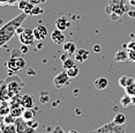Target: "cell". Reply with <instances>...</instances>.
Segmentation results:
<instances>
[{
	"label": "cell",
	"mask_w": 135,
	"mask_h": 133,
	"mask_svg": "<svg viewBox=\"0 0 135 133\" xmlns=\"http://www.w3.org/2000/svg\"><path fill=\"white\" fill-rule=\"evenodd\" d=\"M27 16H28V14L22 12L20 15L15 16L13 20L8 21L2 27H0V48L5 45L8 41H11L14 35H16V28L22 26L23 21L27 19Z\"/></svg>",
	"instance_id": "1"
},
{
	"label": "cell",
	"mask_w": 135,
	"mask_h": 133,
	"mask_svg": "<svg viewBox=\"0 0 135 133\" xmlns=\"http://www.w3.org/2000/svg\"><path fill=\"white\" fill-rule=\"evenodd\" d=\"M89 133H126V127L125 125H118L114 122H110L104 124L103 126L98 127L94 131L89 132Z\"/></svg>",
	"instance_id": "2"
},
{
	"label": "cell",
	"mask_w": 135,
	"mask_h": 133,
	"mask_svg": "<svg viewBox=\"0 0 135 133\" xmlns=\"http://www.w3.org/2000/svg\"><path fill=\"white\" fill-rule=\"evenodd\" d=\"M127 0H111L109 2V6L112 9V13H117L119 16H122L125 13L129 11L127 7Z\"/></svg>",
	"instance_id": "3"
},
{
	"label": "cell",
	"mask_w": 135,
	"mask_h": 133,
	"mask_svg": "<svg viewBox=\"0 0 135 133\" xmlns=\"http://www.w3.org/2000/svg\"><path fill=\"white\" fill-rule=\"evenodd\" d=\"M53 85L54 87L58 88V89H61L64 87H67V86L70 85V78L68 76V74L65 70L62 71V72L58 73L56 76H54L53 79Z\"/></svg>",
	"instance_id": "4"
},
{
	"label": "cell",
	"mask_w": 135,
	"mask_h": 133,
	"mask_svg": "<svg viewBox=\"0 0 135 133\" xmlns=\"http://www.w3.org/2000/svg\"><path fill=\"white\" fill-rule=\"evenodd\" d=\"M20 42L24 45H33L35 43V35H33V29H30V28H27L24 29V31L19 36Z\"/></svg>",
	"instance_id": "5"
},
{
	"label": "cell",
	"mask_w": 135,
	"mask_h": 133,
	"mask_svg": "<svg viewBox=\"0 0 135 133\" xmlns=\"http://www.w3.org/2000/svg\"><path fill=\"white\" fill-rule=\"evenodd\" d=\"M51 39L54 44H58V45H61L64 44L66 41V36H65V33L62 30H59V29H54L51 34Z\"/></svg>",
	"instance_id": "6"
},
{
	"label": "cell",
	"mask_w": 135,
	"mask_h": 133,
	"mask_svg": "<svg viewBox=\"0 0 135 133\" xmlns=\"http://www.w3.org/2000/svg\"><path fill=\"white\" fill-rule=\"evenodd\" d=\"M47 28L42 24H39L33 29V35H35L36 41H44L47 37Z\"/></svg>",
	"instance_id": "7"
},
{
	"label": "cell",
	"mask_w": 135,
	"mask_h": 133,
	"mask_svg": "<svg viewBox=\"0 0 135 133\" xmlns=\"http://www.w3.org/2000/svg\"><path fill=\"white\" fill-rule=\"evenodd\" d=\"M113 60H114L115 63H126V61H128V60H129L128 50H126V49L118 50L115 52L114 57H113Z\"/></svg>",
	"instance_id": "8"
},
{
	"label": "cell",
	"mask_w": 135,
	"mask_h": 133,
	"mask_svg": "<svg viewBox=\"0 0 135 133\" xmlns=\"http://www.w3.org/2000/svg\"><path fill=\"white\" fill-rule=\"evenodd\" d=\"M89 56H90V52L85 49H79L76 50V52L74 53V59L79 63H84L89 59Z\"/></svg>",
	"instance_id": "9"
},
{
	"label": "cell",
	"mask_w": 135,
	"mask_h": 133,
	"mask_svg": "<svg viewBox=\"0 0 135 133\" xmlns=\"http://www.w3.org/2000/svg\"><path fill=\"white\" fill-rule=\"evenodd\" d=\"M23 86H24V83L22 80H20L19 82H16V81H13V82H8L7 83V89H8V91H11L12 94H19L20 90L23 88Z\"/></svg>",
	"instance_id": "10"
},
{
	"label": "cell",
	"mask_w": 135,
	"mask_h": 133,
	"mask_svg": "<svg viewBox=\"0 0 135 133\" xmlns=\"http://www.w3.org/2000/svg\"><path fill=\"white\" fill-rule=\"evenodd\" d=\"M69 26H70V23H69V21L67 20L66 16H60V17L57 19V21H56V28L57 29L65 31L66 29L69 28Z\"/></svg>",
	"instance_id": "11"
},
{
	"label": "cell",
	"mask_w": 135,
	"mask_h": 133,
	"mask_svg": "<svg viewBox=\"0 0 135 133\" xmlns=\"http://www.w3.org/2000/svg\"><path fill=\"white\" fill-rule=\"evenodd\" d=\"M21 103H22V107L24 109H28V108H35V97L32 95H24L22 96V100H21Z\"/></svg>",
	"instance_id": "12"
},
{
	"label": "cell",
	"mask_w": 135,
	"mask_h": 133,
	"mask_svg": "<svg viewBox=\"0 0 135 133\" xmlns=\"http://www.w3.org/2000/svg\"><path fill=\"white\" fill-rule=\"evenodd\" d=\"M94 86L97 90H104V89H106L107 86H109V80L106 78H104V76H100V78L95 80Z\"/></svg>",
	"instance_id": "13"
},
{
	"label": "cell",
	"mask_w": 135,
	"mask_h": 133,
	"mask_svg": "<svg viewBox=\"0 0 135 133\" xmlns=\"http://www.w3.org/2000/svg\"><path fill=\"white\" fill-rule=\"evenodd\" d=\"M135 81V79L134 78H132V76H128V75H121L120 78L118 79V83H119V86L122 88H127L128 86H131L132 83H133Z\"/></svg>",
	"instance_id": "14"
},
{
	"label": "cell",
	"mask_w": 135,
	"mask_h": 133,
	"mask_svg": "<svg viewBox=\"0 0 135 133\" xmlns=\"http://www.w3.org/2000/svg\"><path fill=\"white\" fill-rule=\"evenodd\" d=\"M35 117H36L35 108H28V109H24L22 118L26 120V122H31V120H35Z\"/></svg>",
	"instance_id": "15"
},
{
	"label": "cell",
	"mask_w": 135,
	"mask_h": 133,
	"mask_svg": "<svg viewBox=\"0 0 135 133\" xmlns=\"http://www.w3.org/2000/svg\"><path fill=\"white\" fill-rule=\"evenodd\" d=\"M15 126H16V130H17V133H24L26 132L27 127L29 126L28 122H26L22 117H19V118H16V122H15Z\"/></svg>",
	"instance_id": "16"
},
{
	"label": "cell",
	"mask_w": 135,
	"mask_h": 133,
	"mask_svg": "<svg viewBox=\"0 0 135 133\" xmlns=\"http://www.w3.org/2000/svg\"><path fill=\"white\" fill-rule=\"evenodd\" d=\"M62 49H64V52H66V53H68L69 56H72V54H74L75 52H76V44L74 42H65L64 43V45H62Z\"/></svg>",
	"instance_id": "17"
},
{
	"label": "cell",
	"mask_w": 135,
	"mask_h": 133,
	"mask_svg": "<svg viewBox=\"0 0 135 133\" xmlns=\"http://www.w3.org/2000/svg\"><path fill=\"white\" fill-rule=\"evenodd\" d=\"M23 111H24V108L22 106H17V107L11 108L9 113H11V115H13L15 118H19V117H22Z\"/></svg>",
	"instance_id": "18"
},
{
	"label": "cell",
	"mask_w": 135,
	"mask_h": 133,
	"mask_svg": "<svg viewBox=\"0 0 135 133\" xmlns=\"http://www.w3.org/2000/svg\"><path fill=\"white\" fill-rule=\"evenodd\" d=\"M113 122H114L115 124H118V125H125L126 122H127V117H126L125 113L119 112V113H117V115L114 116Z\"/></svg>",
	"instance_id": "19"
},
{
	"label": "cell",
	"mask_w": 135,
	"mask_h": 133,
	"mask_svg": "<svg viewBox=\"0 0 135 133\" xmlns=\"http://www.w3.org/2000/svg\"><path fill=\"white\" fill-rule=\"evenodd\" d=\"M120 104L124 108H128L129 106H132V96L126 93L124 96H121V98H120Z\"/></svg>",
	"instance_id": "20"
},
{
	"label": "cell",
	"mask_w": 135,
	"mask_h": 133,
	"mask_svg": "<svg viewBox=\"0 0 135 133\" xmlns=\"http://www.w3.org/2000/svg\"><path fill=\"white\" fill-rule=\"evenodd\" d=\"M75 61H76L75 59H73V58H69V57H68L66 60L62 61V68L65 70V71L72 68V67L75 65Z\"/></svg>",
	"instance_id": "21"
},
{
	"label": "cell",
	"mask_w": 135,
	"mask_h": 133,
	"mask_svg": "<svg viewBox=\"0 0 135 133\" xmlns=\"http://www.w3.org/2000/svg\"><path fill=\"white\" fill-rule=\"evenodd\" d=\"M67 72V74H68V76L70 79H74V78H76V76L79 75V73H80V68L76 65H74V66L72 67V68H69V70H67L66 71Z\"/></svg>",
	"instance_id": "22"
},
{
	"label": "cell",
	"mask_w": 135,
	"mask_h": 133,
	"mask_svg": "<svg viewBox=\"0 0 135 133\" xmlns=\"http://www.w3.org/2000/svg\"><path fill=\"white\" fill-rule=\"evenodd\" d=\"M1 133H17L15 124H5Z\"/></svg>",
	"instance_id": "23"
},
{
	"label": "cell",
	"mask_w": 135,
	"mask_h": 133,
	"mask_svg": "<svg viewBox=\"0 0 135 133\" xmlns=\"http://www.w3.org/2000/svg\"><path fill=\"white\" fill-rule=\"evenodd\" d=\"M15 64H16V71L17 72H20L22 68H24V66H26V60L22 58V56L19 58H15Z\"/></svg>",
	"instance_id": "24"
},
{
	"label": "cell",
	"mask_w": 135,
	"mask_h": 133,
	"mask_svg": "<svg viewBox=\"0 0 135 133\" xmlns=\"http://www.w3.org/2000/svg\"><path fill=\"white\" fill-rule=\"evenodd\" d=\"M39 101H41V103H47L49 101H50V93L49 91H42L41 93V96H39Z\"/></svg>",
	"instance_id": "25"
},
{
	"label": "cell",
	"mask_w": 135,
	"mask_h": 133,
	"mask_svg": "<svg viewBox=\"0 0 135 133\" xmlns=\"http://www.w3.org/2000/svg\"><path fill=\"white\" fill-rule=\"evenodd\" d=\"M15 122H16V118L13 116V115H6L4 117V123L5 124H15Z\"/></svg>",
	"instance_id": "26"
},
{
	"label": "cell",
	"mask_w": 135,
	"mask_h": 133,
	"mask_svg": "<svg viewBox=\"0 0 135 133\" xmlns=\"http://www.w3.org/2000/svg\"><path fill=\"white\" fill-rule=\"evenodd\" d=\"M125 91L127 93L128 95H131V96H133V95H135V81L132 83L131 86H128L127 88H125Z\"/></svg>",
	"instance_id": "27"
},
{
	"label": "cell",
	"mask_w": 135,
	"mask_h": 133,
	"mask_svg": "<svg viewBox=\"0 0 135 133\" xmlns=\"http://www.w3.org/2000/svg\"><path fill=\"white\" fill-rule=\"evenodd\" d=\"M43 13H44L43 8H41L39 6H35V7L32 8L31 14H30V15H39V14H43Z\"/></svg>",
	"instance_id": "28"
},
{
	"label": "cell",
	"mask_w": 135,
	"mask_h": 133,
	"mask_svg": "<svg viewBox=\"0 0 135 133\" xmlns=\"http://www.w3.org/2000/svg\"><path fill=\"white\" fill-rule=\"evenodd\" d=\"M33 7H35V5H32L31 2L29 1V2H28V5L26 6V8H24V11H23V12H24L26 14L30 15V14H31V11H32V8H33Z\"/></svg>",
	"instance_id": "29"
},
{
	"label": "cell",
	"mask_w": 135,
	"mask_h": 133,
	"mask_svg": "<svg viewBox=\"0 0 135 133\" xmlns=\"http://www.w3.org/2000/svg\"><path fill=\"white\" fill-rule=\"evenodd\" d=\"M28 2L29 1H27V0H20L19 1V9L20 11H24V8H26V6L28 5Z\"/></svg>",
	"instance_id": "30"
},
{
	"label": "cell",
	"mask_w": 135,
	"mask_h": 133,
	"mask_svg": "<svg viewBox=\"0 0 135 133\" xmlns=\"http://www.w3.org/2000/svg\"><path fill=\"white\" fill-rule=\"evenodd\" d=\"M30 2H31L32 5H35V6H41L43 4H45L46 2V0H29Z\"/></svg>",
	"instance_id": "31"
},
{
	"label": "cell",
	"mask_w": 135,
	"mask_h": 133,
	"mask_svg": "<svg viewBox=\"0 0 135 133\" xmlns=\"http://www.w3.org/2000/svg\"><path fill=\"white\" fill-rule=\"evenodd\" d=\"M128 56H129V61L135 63V50H128Z\"/></svg>",
	"instance_id": "32"
},
{
	"label": "cell",
	"mask_w": 135,
	"mask_h": 133,
	"mask_svg": "<svg viewBox=\"0 0 135 133\" xmlns=\"http://www.w3.org/2000/svg\"><path fill=\"white\" fill-rule=\"evenodd\" d=\"M127 50H135V39L127 43Z\"/></svg>",
	"instance_id": "33"
},
{
	"label": "cell",
	"mask_w": 135,
	"mask_h": 133,
	"mask_svg": "<svg viewBox=\"0 0 135 133\" xmlns=\"http://www.w3.org/2000/svg\"><path fill=\"white\" fill-rule=\"evenodd\" d=\"M93 51L95 52V53H100V51H102V46H100L99 44H95L94 48H93Z\"/></svg>",
	"instance_id": "34"
},
{
	"label": "cell",
	"mask_w": 135,
	"mask_h": 133,
	"mask_svg": "<svg viewBox=\"0 0 135 133\" xmlns=\"http://www.w3.org/2000/svg\"><path fill=\"white\" fill-rule=\"evenodd\" d=\"M28 124H29V126H31V127H33V129L37 130L38 125H39V123H38V122H35V120H31V122H28Z\"/></svg>",
	"instance_id": "35"
},
{
	"label": "cell",
	"mask_w": 135,
	"mask_h": 133,
	"mask_svg": "<svg viewBox=\"0 0 135 133\" xmlns=\"http://www.w3.org/2000/svg\"><path fill=\"white\" fill-rule=\"evenodd\" d=\"M24 29H26V28H23L22 26L17 27V28H16V35H17V36H20L21 34H22V33L24 31Z\"/></svg>",
	"instance_id": "36"
},
{
	"label": "cell",
	"mask_w": 135,
	"mask_h": 133,
	"mask_svg": "<svg viewBox=\"0 0 135 133\" xmlns=\"http://www.w3.org/2000/svg\"><path fill=\"white\" fill-rule=\"evenodd\" d=\"M21 52H22V54H26L27 52H28V45H24V44H22V46H21Z\"/></svg>",
	"instance_id": "37"
},
{
	"label": "cell",
	"mask_w": 135,
	"mask_h": 133,
	"mask_svg": "<svg viewBox=\"0 0 135 133\" xmlns=\"http://www.w3.org/2000/svg\"><path fill=\"white\" fill-rule=\"evenodd\" d=\"M53 133H66V132L64 131V130L61 129L60 126H57V127H54V130H53Z\"/></svg>",
	"instance_id": "38"
},
{
	"label": "cell",
	"mask_w": 135,
	"mask_h": 133,
	"mask_svg": "<svg viewBox=\"0 0 135 133\" xmlns=\"http://www.w3.org/2000/svg\"><path fill=\"white\" fill-rule=\"evenodd\" d=\"M24 133H36V129L31 127V126H28V127H27V130H26V132H24Z\"/></svg>",
	"instance_id": "39"
},
{
	"label": "cell",
	"mask_w": 135,
	"mask_h": 133,
	"mask_svg": "<svg viewBox=\"0 0 135 133\" xmlns=\"http://www.w3.org/2000/svg\"><path fill=\"white\" fill-rule=\"evenodd\" d=\"M110 16H111V19H112L113 21H117L119 17H120V16H119V15L117 14V13H111V14H110Z\"/></svg>",
	"instance_id": "40"
},
{
	"label": "cell",
	"mask_w": 135,
	"mask_h": 133,
	"mask_svg": "<svg viewBox=\"0 0 135 133\" xmlns=\"http://www.w3.org/2000/svg\"><path fill=\"white\" fill-rule=\"evenodd\" d=\"M127 14H128V16H129L131 19H135V11H128L127 12Z\"/></svg>",
	"instance_id": "41"
},
{
	"label": "cell",
	"mask_w": 135,
	"mask_h": 133,
	"mask_svg": "<svg viewBox=\"0 0 135 133\" xmlns=\"http://www.w3.org/2000/svg\"><path fill=\"white\" fill-rule=\"evenodd\" d=\"M69 57V54L68 53H66V52H64L62 54H61V57H60V59H61V61H64V60H66L67 58Z\"/></svg>",
	"instance_id": "42"
},
{
	"label": "cell",
	"mask_w": 135,
	"mask_h": 133,
	"mask_svg": "<svg viewBox=\"0 0 135 133\" xmlns=\"http://www.w3.org/2000/svg\"><path fill=\"white\" fill-rule=\"evenodd\" d=\"M128 5H131L132 7H135V0H127Z\"/></svg>",
	"instance_id": "43"
},
{
	"label": "cell",
	"mask_w": 135,
	"mask_h": 133,
	"mask_svg": "<svg viewBox=\"0 0 135 133\" xmlns=\"http://www.w3.org/2000/svg\"><path fill=\"white\" fill-rule=\"evenodd\" d=\"M28 74H29V75H33V74H36V72L32 68H29V73Z\"/></svg>",
	"instance_id": "44"
},
{
	"label": "cell",
	"mask_w": 135,
	"mask_h": 133,
	"mask_svg": "<svg viewBox=\"0 0 135 133\" xmlns=\"http://www.w3.org/2000/svg\"><path fill=\"white\" fill-rule=\"evenodd\" d=\"M132 104H133V106H135V95H133V96H132Z\"/></svg>",
	"instance_id": "45"
},
{
	"label": "cell",
	"mask_w": 135,
	"mask_h": 133,
	"mask_svg": "<svg viewBox=\"0 0 135 133\" xmlns=\"http://www.w3.org/2000/svg\"><path fill=\"white\" fill-rule=\"evenodd\" d=\"M67 133H79V132H78V131H75V130H69V131L67 132Z\"/></svg>",
	"instance_id": "46"
}]
</instances>
